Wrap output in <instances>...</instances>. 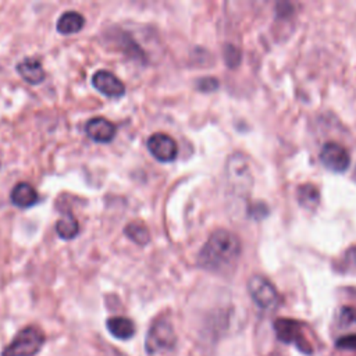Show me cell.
<instances>
[{"instance_id":"obj_1","label":"cell","mask_w":356,"mask_h":356,"mask_svg":"<svg viewBox=\"0 0 356 356\" xmlns=\"http://www.w3.org/2000/svg\"><path fill=\"white\" fill-rule=\"evenodd\" d=\"M243 252L238 236L228 229L214 231L198 256V265L209 272H224L235 265Z\"/></svg>"},{"instance_id":"obj_2","label":"cell","mask_w":356,"mask_h":356,"mask_svg":"<svg viewBox=\"0 0 356 356\" xmlns=\"http://www.w3.org/2000/svg\"><path fill=\"white\" fill-rule=\"evenodd\" d=\"M274 332L277 338L287 344L295 346L301 353L312 356L315 353V348L312 342L309 341L306 331L303 328V324L298 320L294 319H287V317H280L274 320L273 323Z\"/></svg>"},{"instance_id":"obj_3","label":"cell","mask_w":356,"mask_h":356,"mask_svg":"<svg viewBox=\"0 0 356 356\" xmlns=\"http://www.w3.org/2000/svg\"><path fill=\"white\" fill-rule=\"evenodd\" d=\"M45 342V334L37 327L23 328L10 345L5 349L3 356H35Z\"/></svg>"},{"instance_id":"obj_4","label":"cell","mask_w":356,"mask_h":356,"mask_svg":"<svg viewBox=\"0 0 356 356\" xmlns=\"http://www.w3.org/2000/svg\"><path fill=\"white\" fill-rule=\"evenodd\" d=\"M248 291L252 301L262 310L273 312L280 306V294L273 283L263 276H252L248 281Z\"/></svg>"},{"instance_id":"obj_5","label":"cell","mask_w":356,"mask_h":356,"mask_svg":"<svg viewBox=\"0 0 356 356\" xmlns=\"http://www.w3.org/2000/svg\"><path fill=\"white\" fill-rule=\"evenodd\" d=\"M176 332L173 324L167 319L156 320L147 335L145 348L149 355L171 350L176 345Z\"/></svg>"},{"instance_id":"obj_6","label":"cell","mask_w":356,"mask_h":356,"mask_svg":"<svg viewBox=\"0 0 356 356\" xmlns=\"http://www.w3.org/2000/svg\"><path fill=\"white\" fill-rule=\"evenodd\" d=\"M228 181L235 191L245 194L254 184L248 159L243 153H234L227 162Z\"/></svg>"},{"instance_id":"obj_7","label":"cell","mask_w":356,"mask_h":356,"mask_svg":"<svg viewBox=\"0 0 356 356\" xmlns=\"http://www.w3.org/2000/svg\"><path fill=\"white\" fill-rule=\"evenodd\" d=\"M320 162L327 170L342 173L349 167L350 156L342 145L337 142H327L320 151Z\"/></svg>"},{"instance_id":"obj_8","label":"cell","mask_w":356,"mask_h":356,"mask_svg":"<svg viewBox=\"0 0 356 356\" xmlns=\"http://www.w3.org/2000/svg\"><path fill=\"white\" fill-rule=\"evenodd\" d=\"M148 149L155 159L163 163L173 162L178 155L176 141L170 135L162 133H156L148 140Z\"/></svg>"},{"instance_id":"obj_9","label":"cell","mask_w":356,"mask_h":356,"mask_svg":"<svg viewBox=\"0 0 356 356\" xmlns=\"http://www.w3.org/2000/svg\"><path fill=\"white\" fill-rule=\"evenodd\" d=\"M92 85L107 97H122L126 93L123 81L106 70H99L93 74Z\"/></svg>"},{"instance_id":"obj_10","label":"cell","mask_w":356,"mask_h":356,"mask_svg":"<svg viewBox=\"0 0 356 356\" xmlns=\"http://www.w3.org/2000/svg\"><path fill=\"white\" fill-rule=\"evenodd\" d=\"M86 135L99 144L111 142L115 137V126L103 117H95L85 126Z\"/></svg>"},{"instance_id":"obj_11","label":"cell","mask_w":356,"mask_h":356,"mask_svg":"<svg viewBox=\"0 0 356 356\" xmlns=\"http://www.w3.org/2000/svg\"><path fill=\"white\" fill-rule=\"evenodd\" d=\"M17 71L21 78L31 85H38L45 79V70L38 59H24L17 64Z\"/></svg>"},{"instance_id":"obj_12","label":"cell","mask_w":356,"mask_h":356,"mask_svg":"<svg viewBox=\"0 0 356 356\" xmlns=\"http://www.w3.org/2000/svg\"><path fill=\"white\" fill-rule=\"evenodd\" d=\"M38 192L35 188L28 182H20L17 184L12 191V202L17 207L28 209L38 203Z\"/></svg>"},{"instance_id":"obj_13","label":"cell","mask_w":356,"mask_h":356,"mask_svg":"<svg viewBox=\"0 0 356 356\" xmlns=\"http://www.w3.org/2000/svg\"><path fill=\"white\" fill-rule=\"evenodd\" d=\"M106 324L109 332L117 339H130L135 334V324L129 317H110Z\"/></svg>"},{"instance_id":"obj_14","label":"cell","mask_w":356,"mask_h":356,"mask_svg":"<svg viewBox=\"0 0 356 356\" xmlns=\"http://www.w3.org/2000/svg\"><path fill=\"white\" fill-rule=\"evenodd\" d=\"M85 26V19L77 12L64 13L57 21V31L63 35H71L79 32Z\"/></svg>"},{"instance_id":"obj_15","label":"cell","mask_w":356,"mask_h":356,"mask_svg":"<svg viewBox=\"0 0 356 356\" xmlns=\"http://www.w3.org/2000/svg\"><path fill=\"white\" fill-rule=\"evenodd\" d=\"M299 205L306 210H315L320 205V191L313 184H302L297 189Z\"/></svg>"},{"instance_id":"obj_16","label":"cell","mask_w":356,"mask_h":356,"mask_svg":"<svg viewBox=\"0 0 356 356\" xmlns=\"http://www.w3.org/2000/svg\"><path fill=\"white\" fill-rule=\"evenodd\" d=\"M56 231H57L60 238H63V240H73V238H75V236L79 232V224H78L77 218L73 214L66 213L57 221Z\"/></svg>"},{"instance_id":"obj_17","label":"cell","mask_w":356,"mask_h":356,"mask_svg":"<svg viewBox=\"0 0 356 356\" xmlns=\"http://www.w3.org/2000/svg\"><path fill=\"white\" fill-rule=\"evenodd\" d=\"M124 232L126 235L129 236V238L135 243L137 245H141V247H145L149 244L151 241V234H149V229L147 228V225H144L142 223H130L126 228H124Z\"/></svg>"},{"instance_id":"obj_18","label":"cell","mask_w":356,"mask_h":356,"mask_svg":"<svg viewBox=\"0 0 356 356\" xmlns=\"http://www.w3.org/2000/svg\"><path fill=\"white\" fill-rule=\"evenodd\" d=\"M338 323L344 327L356 324V309L352 306L341 308V310L338 313Z\"/></svg>"},{"instance_id":"obj_19","label":"cell","mask_w":356,"mask_h":356,"mask_svg":"<svg viewBox=\"0 0 356 356\" xmlns=\"http://www.w3.org/2000/svg\"><path fill=\"white\" fill-rule=\"evenodd\" d=\"M224 59H225L227 66L234 68L241 63V52H240V49H236L232 45H227L224 49Z\"/></svg>"},{"instance_id":"obj_20","label":"cell","mask_w":356,"mask_h":356,"mask_svg":"<svg viewBox=\"0 0 356 356\" xmlns=\"http://www.w3.org/2000/svg\"><path fill=\"white\" fill-rule=\"evenodd\" d=\"M342 268L345 272L356 269V245L350 247L342 258Z\"/></svg>"},{"instance_id":"obj_21","label":"cell","mask_w":356,"mask_h":356,"mask_svg":"<svg viewBox=\"0 0 356 356\" xmlns=\"http://www.w3.org/2000/svg\"><path fill=\"white\" fill-rule=\"evenodd\" d=\"M337 348L344 350H356V334H349L337 339Z\"/></svg>"},{"instance_id":"obj_22","label":"cell","mask_w":356,"mask_h":356,"mask_svg":"<svg viewBox=\"0 0 356 356\" xmlns=\"http://www.w3.org/2000/svg\"><path fill=\"white\" fill-rule=\"evenodd\" d=\"M218 88V81L213 77H206L198 81V89L202 92H212Z\"/></svg>"},{"instance_id":"obj_23","label":"cell","mask_w":356,"mask_h":356,"mask_svg":"<svg viewBox=\"0 0 356 356\" xmlns=\"http://www.w3.org/2000/svg\"><path fill=\"white\" fill-rule=\"evenodd\" d=\"M250 213L252 214L254 218H263L268 216V207L265 203H256L250 209Z\"/></svg>"},{"instance_id":"obj_24","label":"cell","mask_w":356,"mask_h":356,"mask_svg":"<svg viewBox=\"0 0 356 356\" xmlns=\"http://www.w3.org/2000/svg\"><path fill=\"white\" fill-rule=\"evenodd\" d=\"M266 356H284V355H281L280 352H272V353H269V355H266Z\"/></svg>"}]
</instances>
